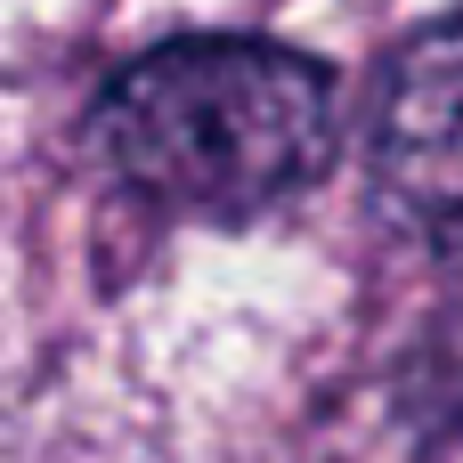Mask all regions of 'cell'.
Wrapping results in <instances>:
<instances>
[{
	"instance_id": "1",
	"label": "cell",
	"mask_w": 463,
	"mask_h": 463,
	"mask_svg": "<svg viewBox=\"0 0 463 463\" xmlns=\"http://www.w3.org/2000/svg\"><path fill=\"white\" fill-rule=\"evenodd\" d=\"M334 81L269 41H171L114 73L98 146L114 171L187 212H260L334 155Z\"/></svg>"
},
{
	"instance_id": "2",
	"label": "cell",
	"mask_w": 463,
	"mask_h": 463,
	"mask_svg": "<svg viewBox=\"0 0 463 463\" xmlns=\"http://www.w3.org/2000/svg\"><path fill=\"white\" fill-rule=\"evenodd\" d=\"M366 179L407 236L463 244V8L391 57L366 122Z\"/></svg>"
}]
</instances>
